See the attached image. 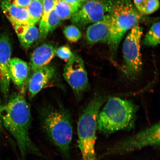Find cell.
<instances>
[{"label":"cell","mask_w":160,"mask_h":160,"mask_svg":"<svg viewBox=\"0 0 160 160\" xmlns=\"http://www.w3.org/2000/svg\"><path fill=\"white\" fill-rule=\"evenodd\" d=\"M3 126L17 142L22 158L24 160L29 154L41 156V153L30 138L31 122V108L22 95L13 93L0 109Z\"/></svg>","instance_id":"obj_1"},{"label":"cell","mask_w":160,"mask_h":160,"mask_svg":"<svg viewBox=\"0 0 160 160\" xmlns=\"http://www.w3.org/2000/svg\"><path fill=\"white\" fill-rule=\"evenodd\" d=\"M42 125L48 139L66 159L70 157L72 122L68 111L60 105H46L40 112Z\"/></svg>","instance_id":"obj_2"},{"label":"cell","mask_w":160,"mask_h":160,"mask_svg":"<svg viewBox=\"0 0 160 160\" xmlns=\"http://www.w3.org/2000/svg\"><path fill=\"white\" fill-rule=\"evenodd\" d=\"M138 110L131 101L110 97L98 115L97 130L106 136L119 131H131L135 128Z\"/></svg>","instance_id":"obj_3"},{"label":"cell","mask_w":160,"mask_h":160,"mask_svg":"<svg viewBox=\"0 0 160 160\" xmlns=\"http://www.w3.org/2000/svg\"><path fill=\"white\" fill-rule=\"evenodd\" d=\"M105 100L104 96L95 94L80 115L77 127L78 143L82 160H97L95 149L97 118Z\"/></svg>","instance_id":"obj_4"},{"label":"cell","mask_w":160,"mask_h":160,"mask_svg":"<svg viewBox=\"0 0 160 160\" xmlns=\"http://www.w3.org/2000/svg\"><path fill=\"white\" fill-rule=\"evenodd\" d=\"M109 13L111 19V37L108 45L115 56L120 42L129 30L138 25L141 14L131 0H111Z\"/></svg>","instance_id":"obj_5"},{"label":"cell","mask_w":160,"mask_h":160,"mask_svg":"<svg viewBox=\"0 0 160 160\" xmlns=\"http://www.w3.org/2000/svg\"><path fill=\"white\" fill-rule=\"evenodd\" d=\"M159 146L160 123L158 122L121 140L99 158L125 154L147 147Z\"/></svg>","instance_id":"obj_6"},{"label":"cell","mask_w":160,"mask_h":160,"mask_svg":"<svg viewBox=\"0 0 160 160\" xmlns=\"http://www.w3.org/2000/svg\"><path fill=\"white\" fill-rule=\"evenodd\" d=\"M142 28L136 25L126 37L123 44V72L128 79L133 80L139 77L142 67L141 53V42Z\"/></svg>","instance_id":"obj_7"},{"label":"cell","mask_w":160,"mask_h":160,"mask_svg":"<svg viewBox=\"0 0 160 160\" xmlns=\"http://www.w3.org/2000/svg\"><path fill=\"white\" fill-rule=\"evenodd\" d=\"M111 0H88L71 18L75 25L84 27L102 19L109 13Z\"/></svg>","instance_id":"obj_8"},{"label":"cell","mask_w":160,"mask_h":160,"mask_svg":"<svg viewBox=\"0 0 160 160\" xmlns=\"http://www.w3.org/2000/svg\"><path fill=\"white\" fill-rule=\"evenodd\" d=\"M63 76L73 90L78 99L88 89L87 71L82 59L75 54L67 61L64 68Z\"/></svg>","instance_id":"obj_9"},{"label":"cell","mask_w":160,"mask_h":160,"mask_svg":"<svg viewBox=\"0 0 160 160\" xmlns=\"http://www.w3.org/2000/svg\"><path fill=\"white\" fill-rule=\"evenodd\" d=\"M12 52V48L8 35L0 33V89L6 100L8 97L11 82L9 63Z\"/></svg>","instance_id":"obj_10"},{"label":"cell","mask_w":160,"mask_h":160,"mask_svg":"<svg viewBox=\"0 0 160 160\" xmlns=\"http://www.w3.org/2000/svg\"><path fill=\"white\" fill-rule=\"evenodd\" d=\"M56 72L54 66L49 64L32 74L27 83L30 99L33 98L48 85L54 77Z\"/></svg>","instance_id":"obj_11"},{"label":"cell","mask_w":160,"mask_h":160,"mask_svg":"<svg viewBox=\"0 0 160 160\" xmlns=\"http://www.w3.org/2000/svg\"><path fill=\"white\" fill-rule=\"evenodd\" d=\"M111 19L109 13L87 28L86 38L90 44L98 43L109 44L111 37Z\"/></svg>","instance_id":"obj_12"},{"label":"cell","mask_w":160,"mask_h":160,"mask_svg":"<svg viewBox=\"0 0 160 160\" xmlns=\"http://www.w3.org/2000/svg\"><path fill=\"white\" fill-rule=\"evenodd\" d=\"M56 49L57 48L53 44L47 43L39 46L34 50L30 57L27 83L28 79L34 72L49 64L55 57Z\"/></svg>","instance_id":"obj_13"},{"label":"cell","mask_w":160,"mask_h":160,"mask_svg":"<svg viewBox=\"0 0 160 160\" xmlns=\"http://www.w3.org/2000/svg\"><path fill=\"white\" fill-rule=\"evenodd\" d=\"M11 81L21 89L22 92L27 88L26 83L28 76V64L19 58H11L9 63Z\"/></svg>","instance_id":"obj_14"},{"label":"cell","mask_w":160,"mask_h":160,"mask_svg":"<svg viewBox=\"0 0 160 160\" xmlns=\"http://www.w3.org/2000/svg\"><path fill=\"white\" fill-rule=\"evenodd\" d=\"M1 6L3 12L13 27L21 25L32 24L26 8L17 7L9 3L8 0L2 1Z\"/></svg>","instance_id":"obj_15"},{"label":"cell","mask_w":160,"mask_h":160,"mask_svg":"<svg viewBox=\"0 0 160 160\" xmlns=\"http://www.w3.org/2000/svg\"><path fill=\"white\" fill-rule=\"evenodd\" d=\"M13 28L22 47L25 49H28L39 38V30L35 25H21Z\"/></svg>","instance_id":"obj_16"},{"label":"cell","mask_w":160,"mask_h":160,"mask_svg":"<svg viewBox=\"0 0 160 160\" xmlns=\"http://www.w3.org/2000/svg\"><path fill=\"white\" fill-rule=\"evenodd\" d=\"M55 0H43L42 15L40 21L39 38L42 40L48 35L47 22L50 12L54 7Z\"/></svg>","instance_id":"obj_17"},{"label":"cell","mask_w":160,"mask_h":160,"mask_svg":"<svg viewBox=\"0 0 160 160\" xmlns=\"http://www.w3.org/2000/svg\"><path fill=\"white\" fill-rule=\"evenodd\" d=\"M26 8L28 12L32 24L35 25L41 20L42 15L43 0H31Z\"/></svg>","instance_id":"obj_18"},{"label":"cell","mask_w":160,"mask_h":160,"mask_svg":"<svg viewBox=\"0 0 160 160\" xmlns=\"http://www.w3.org/2000/svg\"><path fill=\"white\" fill-rule=\"evenodd\" d=\"M160 22H156L152 26L143 40L144 45L148 47H154L160 43Z\"/></svg>","instance_id":"obj_19"},{"label":"cell","mask_w":160,"mask_h":160,"mask_svg":"<svg viewBox=\"0 0 160 160\" xmlns=\"http://www.w3.org/2000/svg\"><path fill=\"white\" fill-rule=\"evenodd\" d=\"M54 8L56 14L61 21L71 18L76 12L71 6L63 0H55Z\"/></svg>","instance_id":"obj_20"},{"label":"cell","mask_w":160,"mask_h":160,"mask_svg":"<svg viewBox=\"0 0 160 160\" xmlns=\"http://www.w3.org/2000/svg\"><path fill=\"white\" fill-rule=\"evenodd\" d=\"M64 34L68 41L75 43L81 39L82 33L78 28L75 25L67 26L64 28Z\"/></svg>","instance_id":"obj_21"},{"label":"cell","mask_w":160,"mask_h":160,"mask_svg":"<svg viewBox=\"0 0 160 160\" xmlns=\"http://www.w3.org/2000/svg\"><path fill=\"white\" fill-rule=\"evenodd\" d=\"M61 20L56 14L54 8L50 12L47 22V32L48 34L52 32L61 24Z\"/></svg>","instance_id":"obj_22"},{"label":"cell","mask_w":160,"mask_h":160,"mask_svg":"<svg viewBox=\"0 0 160 160\" xmlns=\"http://www.w3.org/2000/svg\"><path fill=\"white\" fill-rule=\"evenodd\" d=\"M56 54L60 59L68 61L74 55L68 46H63L56 49Z\"/></svg>","instance_id":"obj_23"},{"label":"cell","mask_w":160,"mask_h":160,"mask_svg":"<svg viewBox=\"0 0 160 160\" xmlns=\"http://www.w3.org/2000/svg\"><path fill=\"white\" fill-rule=\"evenodd\" d=\"M159 8V0H149L142 14L148 15L157 11Z\"/></svg>","instance_id":"obj_24"},{"label":"cell","mask_w":160,"mask_h":160,"mask_svg":"<svg viewBox=\"0 0 160 160\" xmlns=\"http://www.w3.org/2000/svg\"><path fill=\"white\" fill-rule=\"evenodd\" d=\"M134 5L142 14L149 0H133Z\"/></svg>","instance_id":"obj_25"},{"label":"cell","mask_w":160,"mask_h":160,"mask_svg":"<svg viewBox=\"0 0 160 160\" xmlns=\"http://www.w3.org/2000/svg\"><path fill=\"white\" fill-rule=\"evenodd\" d=\"M9 3L17 7L27 8L31 0H8Z\"/></svg>","instance_id":"obj_26"},{"label":"cell","mask_w":160,"mask_h":160,"mask_svg":"<svg viewBox=\"0 0 160 160\" xmlns=\"http://www.w3.org/2000/svg\"><path fill=\"white\" fill-rule=\"evenodd\" d=\"M65 2L71 6L77 12L78 11L82 5V3L79 0H63Z\"/></svg>","instance_id":"obj_27"},{"label":"cell","mask_w":160,"mask_h":160,"mask_svg":"<svg viewBox=\"0 0 160 160\" xmlns=\"http://www.w3.org/2000/svg\"><path fill=\"white\" fill-rule=\"evenodd\" d=\"M2 104L1 103V100H0V109H1V108L2 105ZM3 125L2 123V120L1 119V117H0V131H1V129L2 128V127Z\"/></svg>","instance_id":"obj_28"},{"label":"cell","mask_w":160,"mask_h":160,"mask_svg":"<svg viewBox=\"0 0 160 160\" xmlns=\"http://www.w3.org/2000/svg\"><path fill=\"white\" fill-rule=\"evenodd\" d=\"M79 1H81L82 3H84L88 1V0H79Z\"/></svg>","instance_id":"obj_29"}]
</instances>
